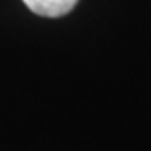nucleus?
Instances as JSON below:
<instances>
[{"mask_svg":"<svg viewBox=\"0 0 151 151\" xmlns=\"http://www.w3.org/2000/svg\"><path fill=\"white\" fill-rule=\"evenodd\" d=\"M77 2L78 0H24V4L33 13L40 17H49V18L68 15Z\"/></svg>","mask_w":151,"mask_h":151,"instance_id":"nucleus-1","label":"nucleus"}]
</instances>
